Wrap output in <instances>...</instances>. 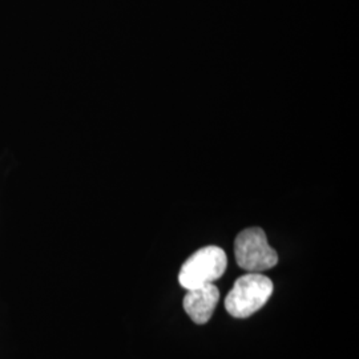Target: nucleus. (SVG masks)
Listing matches in <instances>:
<instances>
[{"mask_svg":"<svg viewBox=\"0 0 359 359\" xmlns=\"http://www.w3.org/2000/svg\"><path fill=\"white\" fill-rule=\"evenodd\" d=\"M219 299V290L213 283L188 290L184 297L182 306L194 323L205 325L213 316Z\"/></svg>","mask_w":359,"mask_h":359,"instance_id":"20e7f679","label":"nucleus"},{"mask_svg":"<svg viewBox=\"0 0 359 359\" xmlns=\"http://www.w3.org/2000/svg\"><path fill=\"white\" fill-rule=\"evenodd\" d=\"M273 293L269 277L248 273L240 277L225 298V309L234 318H248L262 308Z\"/></svg>","mask_w":359,"mask_h":359,"instance_id":"f257e3e1","label":"nucleus"},{"mask_svg":"<svg viewBox=\"0 0 359 359\" xmlns=\"http://www.w3.org/2000/svg\"><path fill=\"white\" fill-rule=\"evenodd\" d=\"M228 268L226 253L218 246H205L193 253L181 266L179 283L192 290L221 278Z\"/></svg>","mask_w":359,"mask_h":359,"instance_id":"f03ea898","label":"nucleus"},{"mask_svg":"<svg viewBox=\"0 0 359 359\" xmlns=\"http://www.w3.org/2000/svg\"><path fill=\"white\" fill-rule=\"evenodd\" d=\"M234 256L238 266L248 273L271 269L278 262L277 252L270 246L266 234L261 228H249L237 236Z\"/></svg>","mask_w":359,"mask_h":359,"instance_id":"7ed1b4c3","label":"nucleus"}]
</instances>
